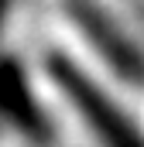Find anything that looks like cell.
I'll return each mask as SVG.
<instances>
[{"label": "cell", "instance_id": "3957f363", "mask_svg": "<svg viewBox=\"0 0 144 147\" xmlns=\"http://www.w3.org/2000/svg\"><path fill=\"white\" fill-rule=\"evenodd\" d=\"M0 120H7L31 144H52V120L38 106L28 75L14 55H0Z\"/></svg>", "mask_w": 144, "mask_h": 147}, {"label": "cell", "instance_id": "6da1fadb", "mask_svg": "<svg viewBox=\"0 0 144 147\" xmlns=\"http://www.w3.org/2000/svg\"><path fill=\"white\" fill-rule=\"evenodd\" d=\"M45 69L52 75V82L65 92L69 106L79 113V120L89 127V134L100 140V147H144V134L137 130V123L120 110L72 58L52 51L45 58Z\"/></svg>", "mask_w": 144, "mask_h": 147}, {"label": "cell", "instance_id": "7a4b0ae2", "mask_svg": "<svg viewBox=\"0 0 144 147\" xmlns=\"http://www.w3.org/2000/svg\"><path fill=\"white\" fill-rule=\"evenodd\" d=\"M69 14L75 28L89 38V45L100 51V58L107 62L120 79H127L130 86H144V48L127 34L107 10L93 0H72Z\"/></svg>", "mask_w": 144, "mask_h": 147}, {"label": "cell", "instance_id": "277c9868", "mask_svg": "<svg viewBox=\"0 0 144 147\" xmlns=\"http://www.w3.org/2000/svg\"><path fill=\"white\" fill-rule=\"evenodd\" d=\"M7 10H10V0H0V28H3V21H7Z\"/></svg>", "mask_w": 144, "mask_h": 147}]
</instances>
